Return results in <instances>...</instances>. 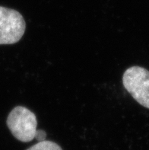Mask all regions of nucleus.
Masks as SVG:
<instances>
[{
    "label": "nucleus",
    "mask_w": 149,
    "mask_h": 150,
    "mask_svg": "<svg viewBox=\"0 0 149 150\" xmlns=\"http://www.w3.org/2000/svg\"><path fill=\"white\" fill-rule=\"evenodd\" d=\"M26 150H62L57 143L53 141L44 140L38 142L37 144H34L31 147Z\"/></svg>",
    "instance_id": "nucleus-4"
},
{
    "label": "nucleus",
    "mask_w": 149,
    "mask_h": 150,
    "mask_svg": "<svg viewBox=\"0 0 149 150\" xmlns=\"http://www.w3.org/2000/svg\"><path fill=\"white\" fill-rule=\"evenodd\" d=\"M46 137H47V133L45 131L42 129H37L34 139H36L38 142H41V141L45 140Z\"/></svg>",
    "instance_id": "nucleus-5"
},
{
    "label": "nucleus",
    "mask_w": 149,
    "mask_h": 150,
    "mask_svg": "<svg viewBox=\"0 0 149 150\" xmlns=\"http://www.w3.org/2000/svg\"><path fill=\"white\" fill-rule=\"evenodd\" d=\"M26 24L20 12L0 6V44H13L21 40Z\"/></svg>",
    "instance_id": "nucleus-3"
},
{
    "label": "nucleus",
    "mask_w": 149,
    "mask_h": 150,
    "mask_svg": "<svg viewBox=\"0 0 149 150\" xmlns=\"http://www.w3.org/2000/svg\"><path fill=\"white\" fill-rule=\"evenodd\" d=\"M123 83L132 97L149 109V71L141 67H129L124 72Z\"/></svg>",
    "instance_id": "nucleus-2"
},
{
    "label": "nucleus",
    "mask_w": 149,
    "mask_h": 150,
    "mask_svg": "<svg viewBox=\"0 0 149 150\" xmlns=\"http://www.w3.org/2000/svg\"><path fill=\"white\" fill-rule=\"evenodd\" d=\"M6 124L18 140L28 143L34 139L37 129V120L36 115L25 107L14 108L8 116Z\"/></svg>",
    "instance_id": "nucleus-1"
}]
</instances>
